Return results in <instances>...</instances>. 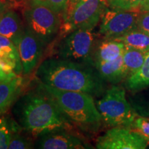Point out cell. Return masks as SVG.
Returning a JSON list of instances; mask_svg holds the SVG:
<instances>
[{"label":"cell","instance_id":"obj_1","mask_svg":"<svg viewBox=\"0 0 149 149\" xmlns=\"http://www.w3.org/2000/svg\"><path fill=\"white\" fill-rule=\"evenodd\" d=\"M13 111L22 130L35 139L56 130L73 128V124L38 84L37 88L22 93Z\"/></svg>","mask_w":149,"mask_h":149},{"label":"cell","instance_id":"obj_2","mask_svg":"<svg viewBox=\"0 0 149 149\" xmlns=\"http://www.w3.org/2000/svg\"><path fill=\"white\" fill-rule=\"evenodd\" d=\"M37 82L64 91L100 96L105 91L104 81L93 65L57 57L44 59L35 72Z\"/></svg>","mask_w":149,"mask_h":149},{"label":"cell","instance_id":"obj_3","mask_svg":"<svg viewBox=\"0 0 149 149\" xmlns=\"http://www.w3.org/2000/svg\"><path fill=\"white\" fill-rule=\"evenodd\" d=\"M51 97L73 125L85 130H96L102 122L93 96L77 91H64L37 82Z\"/></svg>","mask_w":149,"mask_h":149},{"label":"cell","instance_id":"obj_4","mask_svg":"<svg viewBox=\"0 0 149 149\" xmlns=\"http://www.w3.org/2000/svg\"><path fill=\"white\" fill-rule=\"evenodd\" d=\"M22 14L26 26L46 47L60 34L62 26L60 14L41 0H26Z\"/></svg>","mask_w":149,"mask_h":149},{"label":"cell","instance_id":"obj_5","mask_svg":"<svg viewBox=\"0 0 149 149\" xmlns=\"http://www.w3.org/2000/svg\"><path fill=\"white\" fill-rule=\"evenodd\" d=\"M102 122L107 126H130L137 116L135 110L126 97L122 86H113L107 89L101 99L96 102Z\"/></svg>","mask_w":149,"mask_h":149},{"label":"cell","instance_id":"obj_6","mask_svg":"<svg viewBox=\"0 0 149 149\" xmlns=\"http://www.w3.org/2000/svg\"><path fill=\"white\" fill-rule=\"evenodd\" d=\"M97 45L93 29H79L61 36L55 46V57L93 65Z\"/></svg>","mask_w":149,"mask_h":149},{"label":"cell","instance_id":"obj_7","mask_svg":"<svg viewBox=\"0 0 149 149\" xmlns=\"http://www.w3.org/2000/svg\"><path fill=\"white\" fill-rule=\"evenodd\" d=\"M107 8V0H80L67 12L59 35L79 29H94Z\"/></svg>","mask_w":149,"mask_h":149},{"label":"cell","instance_id":"obj_8","mask_svg":"<svg viewBox=\"0 0 149 149\" xmlns=\"http://www.w3.org/2000/svg\"><path fill=\"white\" fill-rule=\"evenodd\" d=\"M140 10H121L107 8L101 19L100 34L104 39H115L137 29Z\"/></svg>","mask_w":149,"mask_h":149},{"label":"cell","instance_id":"obj_9","mask_svg":"<svg viewBox=\"0 0 149 149\" xmlns=\"http://www.w3.org/2000/svg\"><path fill=\"white\" fill-rule=\"evenodd\" d=\"M146 139L130 126H114L97 139L99 149H145Z\"/></svg>","mask_w":149,"mask_h":149},{"label":"cell","instance_id":"obj_10","mask_svg":"<svg viewBox=\"0 0 149 149\" xmlns=\"http://www.w3.org/2000/svg\"><path fill=\"white\" fill-rule=\"evenodd\" d=\"M24 75H29L41 63L46 46L25 26L24 33L16 45Z\"/></svg>","mask_w":149,"mask_h":149},{"label":"cell","instance_id":"obj_11","mask_svg":"<svg viewBox=\"0 0 149 149\" xmlns=\"http://www.w3.org/2000/svg\"><path fill=\"white\" fill-rule=\"evenodd\" d=\"M35 148L41 149H84L91 147L70 130H59L37 139Z\"/></svg>","mask_w":149,"mask_h":149},{"label":"cell","instance_id":"obj_12","mask_svg":"<svg viewBox=\"0 0 149 149\" xmlns=\"http://www.w3.org/2000/svg\"><path fill=\"white\" fill-rule=\"evenodd\" d=\"M24 88V79L21 75L0 81V117L14 105L23 93Z\"/></svg>","mask_w":149,"mask_h":149},{"label":"cell","instance_id":"obj_13","mask_svg":"<svg viewBox=\"0 0 149 149\" xmlns=\"http://www.w3.org/2000/svg\"><path fill=\"white\" fill-rule=\"evenodd\" d=\"M94 66L104 81L117 84L128 77L123 60V55L112 61L95 62Z\"/></svg>","mask_w":149,"mask_h":149},{"label":"cell","instance_id":"obj_14","mask_svg":"<svg viewBox=\"0 0 149 149\" xmlns=\"http://www.w3.org/2000/svg\"><path fill=\"white\" fill-rule=\"evenodd\" d=\"M25 24L17 13L8 9L0 18V35L10 39L17 45L23 34Z\"/></svg>","mask_w":149,"mask_h":149},{"label":"cell","instance_id":"obj_15","mask_svg":"<svg viewBox=\"0 0 149 149\" xmlns=\"http://www.w3.org/2000/svg\"><path fill=\"white\" fill-rule=\"evenodd\" d=\"M125 48L122 42L113 39H104L102 42L97 44L93 61L95 63L114 60L123 55Z\"/></svg>","mask_w":149,"mask_h":149},{"label":"cell","instance_id":"obj_16","mask_svg":"<svg viewBox=\"0 0 149 149\" xmlns=\"http://www.w3.org/2000/svg\"><path fill=\"white\" fill-rule=\"evenodd\" d=\"M0 57L8 60L18 75L23 72L19 51L15 43L8 37L0 35Z\"/></svg>","mask_w":149,"mask_h":149},{"label":"cell","instance_id":"obj_17","mask_svg":"<svg viewBox=\"0 0 149 149\" xmlns=\"http://www.w3.org/2000/svg\"><path fill=\"white\" fill-rule=\"evenodd\" d=\"M113 40L122 42L126 48H133L146 53L149 51V35L138 29Z\"/></svg>","mask_w":149,"mask_h":149},{"label":"cell","instance_id":"obj_18","mask_svg":"<svg viewBox=\"0 0 149 149\" xmlns=\"http://www.w3.org/2000/svg\"><path fill=\"white\" fill-rule=\"evenodd\" d=\"M126 86L128 90L134 92L149 87V51L146 53L141 68L127 77Z\"/></svg>","mask_w":149,"mask_h":149},{"label":"cell","instance_id":"obj_19","mask_svg":"<svg viewBox=\"0 0 149 149\" xmlns=\"http://www.w3.org/2000/svg\"><path fill=\"white\" fill-rule=\"evenodd\" d=\"M22 130L16 120L8 117H0V149L8 148V145L14 133Z\"/></svg>","mask_w":149,"mask_h":149},{"label":"cell","instance_id":"obj_20","mask_svg":"<svg viewBox=\"0 0 149 149\" xmlns=\"http://www.w3.org/2000/svg\"><path fill=\"white\" fill-rule=\"evenodd\" d=\"M146 55V52L133 48H125L123 54V60L125 69L128 73V77L135 73L141 68L144 61Z\"/></svg>","mask_w":149,"mask_h":149},{"label":"cell","instance_id":"obj_21","mask_svg":"<svg viewBox=\"0 0 149 149\" xmlns=\"http://www.w3.org/2000/svg\"><path fill=\"white\" fill-rule=\"evenodd\" d=\"M130 101L137 115L149 118V87L138 91L130 97Z\"/></svg>","mask_w":149,"mask_h":149},{"label":"cell","instance_id":"obj_22","mask_svg":"<svg viewBox=\"0 0 149 149\" xmlns=\"http://www.w3.org/2000/svg\"><path fill=\"white\" fill-rule=\"evenodd\" d=\"M146 0H107L109 8L121 10H139Z\"/></svg>","mask_w":149,"mask_h":149},{"label":"cell","instance_id":"obj_23","mask_svg":"<svg viewBox=\"0 0 149 149\" xmlns=\"http://www.w3.org/2000/svg\"><path fill=\"white\" fill-rule=\"evenodd\" d=\"M31 135L26 136L19 133H14L8 145L9 149H29L34 148L35 141H33Z\"/></svg>","mask_w":149,"mask_h":149},{"label":"cell","instance_id":"obj_24","mask_svg":"<svg viewBox=\"0 0 149 149\" xmlns=\"http://www.w3.org/2000/svg\"><path fill=\"white\" fill-rule=\"evenodd\" d=\"M130 127L142 135L149 136V118L137 115Z\"/></svg>","mask_w":149,"mask_h":149},{"label":"cell","instance_id":"obj_25","mask_svg":"<svg viewBox=\"0 0 149 149\" xmlns=\"http://www.w3.org/2000/svg\"><path fill=\"white\" fill-rule=\"evenodd\" d=\"M41 1L49 6L59 14L62 15L63 19L65 18L69 0H41Z\"/></svg>","mask_w":149,"mask_h":149},{"label":"cell","instance_id":"obj_26","mask_svg":"<svg viewBox=\"0 0 149 149\" xmlns=\"http://www.w3.org/2000/svg\"><path fill=\"white\" fill-rule=\"evenodd\" d=\"M137 29L149 35V11L141 13L137 21Z\"/></svg>","mask_w":149,"mask_h":149},{"label":"cell","instance_id":"obj_27","mask_svg":"<svg viewBox=\"0 0 149 149\" xmlns=\"http://www.w3.org/2000/svg\"><path fill=\"white\" fill-rule=\"evenodd\" d=\"M9 4L7 3L4 0H0V18L3 15V14L8 10Z\"/></svg>","mask_w":149,"mask_h":149},{"label":"cell","instance_id":"obj_28","mask_svg":"<svg viewBox=\"0 0 149 149\" xmlns=\"http://www.w3.org/2000/svg\"><path fill=\"white\" fill-rule=\"evenodd\" d=\"M12 79L7 74L6 72L3 71V68H2V66H1V58H0V81H6V80L8 79Z\"/></svg>","mask_w":149,"mask_h":149},{"label":"cell","instance_id":"obj_29","mask_svg":"<svg viewBox=\"0 0 149 149\" xmlns=\"http://www.w3.org/2000/svg\"><path fill=\"white\" fill-rule=\"evenodd\" d=\"M139 10L141 12H147L149 11V0H146L143 4L141 5V6L139 8Z\"/></svg>","mask_w":149,"mask_h":149},{"label":"cell","instance_id":"obj_30","mask_svg":"<svg viewBox=\"0 0 149 149\" xmlns=\"http://www.w3.org/2000/svg\"><path fill=\"white\" fill-rule=\"evenodd\" d=\"M80 0H69V2H68V9H67V12H68V10H70V9H71L72 7H73Z\"/></svg>","mask_w":149,"mask_h":149},{"label":"cell","instance_id":"obj_31","mask_svg":"<svg viewBox=\"0 0 149 149\" xmlns=\"http://www.w3.org/2000/svg\"><path fill=\"white\" fill-rule=\"evenodd\" d=\"M7 3H13V4H15V3H19L23 1H26V0H4Z\"/></svg>","mask_w":149,"mask_h":149},{"label":"cell","instance_id":"obj_32","mask_svg":"<svg viewBox=\"0 0 149 149\" xmlns=\"http://www.w3.org/2000/svg\"><path fill=\"white\" fill-rule=\"evenodd\" d=\"M141 134V133H140ZM141 135H142V134H141ZM143 136H144V137H145V139H146V141H147V142H148V145H149V136H147V135H142Z\"/></svg>","mask_w":149,"mask_h":149}]
</instances>
